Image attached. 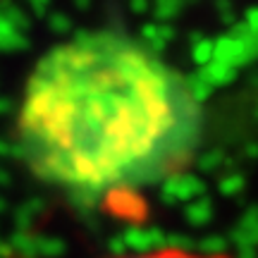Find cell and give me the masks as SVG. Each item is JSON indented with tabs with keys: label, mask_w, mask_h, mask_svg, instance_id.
<instances>
[{
	"label": "cell",
	"mask_w": 258,
	"mask_h": 258,
	"mask_svg": "<svg viewBox=\"0 0 258 258\" xmlns=\"http://www.w3.org/2000/svg\"><path fill=\"white\" fill-rule=\"evenodd\" d=\"M201 108L182 74L132 38L77 31L38 60L17 112V153L74 206L153 184L191 160Z\"/></svg>",
	"instance_id": "obj_1"
},
{
	"label": "cell",
	"mask_w": 258,
	"mask_h": 258,
	"mask_svg": "<svg viewBox=\"0 0 258 258\" xmlns=\"http://www.w3.org/2000/svg\"><path fill=\"white\" fill-rule=\"evenodd\" d=\"M199 196H206V182L191 172H177V175L167 177L160 189V201L165 206H177V203L186 201L191 203Z\"/></svg>",
	"instance_id": "obj_2"
},
{
	"label": "cell",
	"mask_w": 258,
	"mask_h": 258,
	"mask_svg": "<svg viewBox=\"0 0 258 258\" xmlns=\"http://www.w3.org/2000/svg\"><path fill=\"white\" fill-rule=\"evenodd\" d=\"M103 201H105L103 208H108L117 218H124V220L132 222H139L146 218V203L134 189H112V191L105 194Z\"/></svg>",
	"instance_id": "obj_3"
},
{
	"label": "cell",
	"mask_w": 258,
	"mask_h": 258,
	"mask_svg": "<svg viewBox=\"0 0 258 258\" xmlns=\"http://www.w3.org/2000/svg\"><path fill=\"white\" fill-rule=\"evenodd\" d=\"M213 60L225 64H232V67H246V64L256 62V55L251 53V48L246 43H241L232 36H220L215 41V50H213Z\"/></svg>",
	"instance_id": "obj_4"
},
{
	"label": "cell",
	"mask_w": 258,
	"mask_h": 258,
	"mask_svg": "<svg viewBox=\"0 0 258 258\" xmlns=\"http://www.w3.org/2000/svg\"><path fill=\"white\" fill-rule=\"evenodd\" d=\"M199 74H201L203 79L215 89V86H230V84L239 77V70H237V67H232V64H225V62L213 60V62H208L206 67H201Z\"/></svg>",
	"instance_id": "obj_5"
},
{
	"label": "cell",
	"mask_w": 258,
	"mask_h": 258,
	"mask_svg": "<svg viewBox=\"0 0 258 258\" xmlns=\"http://www.w3.org/2000/svg\"><path fill=\"white\" fill-rule=\"evenodd\" d=\"M184 218L189 220V225L194 227H203L213 220V201L208 196H199L191 203L184 206Z\"/></svg>",
	"instance_id": "obj_6"
},
{
	"label": "cell",
	"mask_w": 258,
	"mask_h": 258,
	"mask_svg": "<svg viewBox=\"0 0 258 258\" xmlns=\"http://www.w3.org/2000/svg\"><path fill=\"white\" fill-rule=\"evenodd\" d=\"M112 258H230L220 253V256H206V253H194L191 249H172V246H163V249H153L146 253H134V256H112Z\"/></svg>",
	"instance_id": "obj_7"
},
{
	"label": "cell",
	"mask_w": 258,
	"mask_h": 258,
	"mask_svg": "<svg viewBox=\"0 0 258 258\" xmlns=\"http://www.w3.org/2000/svg\"><path fill=\"white\" fill-rule=\"evenodd\" d=\"M184 3L182 0H153V17H156L158 24H170L172 19H177L182 12H184Z\"/></svg>",
	"instance_id": "obj_8"
},
{
	"label": "cell",
	"mask_w": 258,
	"mask_h": 258,
	"mask_svg": "<svg viewBox=\"0 0 258 258\" xmlns=\"http://www.w3.org/2000/svg\"><path fill=\"white\" fill-rule=\"evenodd\" d=\"M246 189V175L244 172H227V175L220 177V182H218V191L222 196H227V199H239V194Z\"/></svg>",
	"instance_id": "obj_9"
},
{
	"label": "cell",
	"mask_w": 258,
	"mask_h": 258,
	"mask_svg": "<svg viewBox=\"0 0 258 258\" xmlns=\"http://www.w3.org/2000/svg\"><path fill=\"white\" fill-rule=\"evenodd\" d=\"M225 151L222 148H208V151H203L201 156L196 158V163L194 165L199 167L201 172H206V175H211V172H218L222 165H225Z\"/></svg>",
	"instance_id": "obj_10"
},
{
	"label": "cell",
	"mask_w": 258,
	"mask_h": 258,
	"mask_svg": "<svg viewBox=\"0 0 258 258\" xmlns=\"http://www.w3.org/2000/svg\"><path fill=\"white\" fill-rule=\"evenodd\" d=\"M184 84H186V91H189V96H191L199 105H201L203 101H208V98H211L213 86L206 82L199 72H194V74H189V77H184Z\"/></svg>",
	"instance_id": "obj_11"
},
{
	"label": "cell",
	"mask_w": 258,
	"mask_h": 258,
	"mask_svg": "<svg viewBox=\"0 0 258 258\" xmlns=\"http://www.w3.org/2000/svg\"><path fill=\"white\" fill-rule=\"evenodd\" d=\"M213 50H215V41H211V38H203L196 46H191V57L194 62L199 64V70L206 67L208 62H213Z\"/></svg>",
	"instance_id": "obj_12"
},
{
	"label": "cell",
	"mask_w": 258,
	"mask_h": 258,
	"mask_svg": "<svg viewBox=\"0 0 258 258\" xmlns=\"http://www.w3.org/2000/svg\"><path fill=\"white\" fill-rule=\"evenodd\" d=\"M225 249H227V241L218 234H211L199 244V253H206V256H220V253H225Z\"/></svg>",
	"instance_id": "obj_13"
},
{
	"label": "cell",
	"mask_w": 258,
	"mask_h": 258,
	"mask_svg": "<svg viewBox=\"0 0 258 258\" xmlns=\"http://www.w3.org/2000/svg\"><path fill=\"white\" fill-rule=\"evenodd\" d=\"M213 5H215L220 19L227 27H234V24H237V12H234V3H232V0H213Z\"/></svg>",
	"instance_id": "obj_14"
},
{
	"label": "cell",
	"mask_w": 258,
	"mask_h": 258,
	"mask_svg": "<svg viewBox=\"0 0 258 258\" xmlns=\"http://www.w3.org/2000/svg\"><path fill=\"white\" fill-rule=\"evenodd\" d=\"M227 36L237 38V41H241V43H249V41L256 38V31H251L246 22H237L234 27H230V34H227Z\"/></svg>",
	"instance_id": "obj_15"
},
{
	"label": "cell",
	"mask_w": 258,
	"mask_h": 258,
	"mask_svg": "<svg viewBox=\"0 0 258 258\" xmlns=\"http://www.w3.org/2000/svg\"><path fill=\"white\" fill-rule=\"evenodd\" d=\"M177 36V29L172 27V24H158V38H160V41H163V43H170V41H172V38Z\"/></svg>",
	"instance_id": "obj_16"
},
{
	"label": "cell",
	"mask_w": 258,
	"mask_h": 258,
	"mask_svg": "<svg viewBox=\"0 0 258 258\" xmlns=\"http://www.w3.org/2000/svg\"><path fill=\"white\" fill-rule=\"evenodd\" d=\"M244 22L249 24L251 31H256L258 34V5H251V8L244 12Z\"/></svg>",
	"instance_id": "obj_17"
},
{
	"label": "cell",
	"mask_w": 258,
	"mask_h": 258,
	"mask_svg": "<svg viewBox=\"0 0 258 258\" xmlns=\"http://www.w3.org/2000/svg\"><path fill=\"white\" fill-rule=\"evenodd\" d=\"M129 10L134 15H146L151 12V0H129Z\"/></svg>",
	"instance_id": "obj_18"
},
{
	"label": "cell",
	"mask_w": 258,
	"mask_h": 258,
	"mask_svg": "<svg viewBox=\"0 0 258 258\" xmlns=\"http://www.w3.org/2000/svg\"><path fill=\"white\" fill-rule=\"evenodd\" d=\"M241 156L246 158V160H258V141H249V144H244Z\"/></svg>",
	"instance_id": "obj_19"
},
{
	"label": "cell",
	"mask_w": 258,
	"mask_h": 258,
	"mask_svg": "<svg viewBox=\"0 0 258 258\" xmlns=\"http://www.w3.org/2000/svg\"><path fill=\"white\" fill-rule=\"evenodd\" d=\"M74 3H77L79 10H89V5H91V0H74Z\"/></svg>",
	"instance_id": "obj_20"
},
{
	"label": "cell",
	"mask_w": 258,
	"mask_h": 258,
	"mask_svg": "<svg viewBox=\"0 0 258 258\" xmlns=\"http://www.w3.org/2000/svg\"><path fill=\"white\" fill-rule=\"evenodd\" d=\"M182 3H184V5H196L199 0H182Z\"/></svg>",
	"instance_id": "obj_21"
},
{
	"label": "cell",
	"mask_w": 258,
	"mask_h": 258,
	"mask_svg": "<svg viewBox=\"0 0 258 258\" xmlns=\"http://www.w3.org/2000/svg\"><path fill=\"white\" fill-rule=\"evenodd\" d=\"M253 112H256V117H258V101H256V108H253Z\"/></svg>",
	"instance_id": "obj_22"
}]
</instances>
